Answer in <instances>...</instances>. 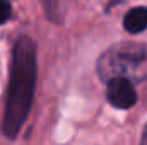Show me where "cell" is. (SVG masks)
Masks as SVG:
<instances>
[{
	"instance_id": "obj_2",
	"label": "cell",
	"mask_w": 147,
	"mask_h": 145,
	"mask_svg": "<svg viewBox=\"0 0 147 145\" xmlns=\"http://www.w3.org/2000/svg\"><path fill=\"white\" fill-rule=\"evenodd\" d=\"M96 68L105 82L115 77L132 82L147 80V43H120L111 46L99 56Z\"/></svg>"
},
{
	"instance_id": "obj_6",
	"label": "cell",
	"mask_w": 147,
	"mask_h": 145,
	"mask_svg": "<svg viewBox=\"0 0 147 145\" xmlns=\"http://www.w3.org/2000/svg\"><path fill=\"white\" fill-rule=\"evenodd\" d=\"M12 14V9H10V3L7 0H0V24H5L9 21Z\"/></svg>"
},
{
	"instance_id": "obj_3",
	"label": "cell",
	"mask_w": 147,
	"mask_h": 145,
	"mask_svg": "<svg viewBox=\"0 0 147 145\" xmlns=\"http://www.w3.org/2000/svg\"><path fill=\"white\" fill-rule=\"evenodd\" d=\"M106 99L118 109H128L137 103V92L134 82L123 77H115L106 82Z\"/></svg>"
},
{
	"instance_id": "obj_4",
	"label": "cell",
	"mask_w": 147,
	"mask_h": 145,
	"mask_svg": "<svg viewBox=\"0 0 147 145\" xmlns=\"http://www.w3.org/2000/svg\"><path fill=\"white\" fill-rule=\"evenodd\" d=\"M123 28L132 33V34H139L147 29V7H135L130 9L125 14L123 19Z\"/></svg>"
},
{
	"instance_id": "obj_7",
	"label": "cell",
	"mask_w": 147,
	"mask_h": 145,
	"mask_svg": "<svg viewBox=\"0 0 147 145\" xmlns=\"http://www.w3.org/2000/svg\"><path fill=\"white\" fill-rule=\"evenodd\" d=\"M140 145H147V125H146V128H144L142 138H140Z\"/></svg>"
},
{
	"instance_id": "obj_1",
	"label": "cell",
	"mask_w": 147,
	"mask_h": 145,
	"mask_svg": "<svg viewBox=\"0 0 147 145\" xmlns=\"http://www.w3.org/2000/svg\"><path fill=\"white\" fill-rule=\"evenodd\" d=\"M36 46L28 36H19L12 50L10 84L2 132L7 138H16L29 116L36 87Z\"/></svg>"
},
{
	"instance_id": "obj_5",
	"label": "cell",
	"mask_w": 147,
	"mask_h": 145,
	"mask_svg": "<svg viewBox=\"0 0 147 145\" xmlns=\"http://www.w3.org/2000/svg\"><path fill=\"white\" fill-rule=\"evenodd\" d=\"M45 5V10L48 14V17L55 22H60L65 15L67 10V0H41Z\"/></svg>"
}]
</instances>
